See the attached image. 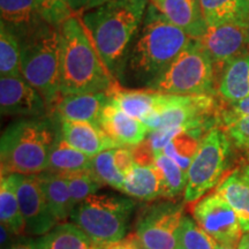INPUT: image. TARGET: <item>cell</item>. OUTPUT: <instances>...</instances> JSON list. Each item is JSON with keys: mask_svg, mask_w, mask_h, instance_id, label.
I'll use <instances>...</instances> for the list:
<instances>
[{"mask_svg": "<svg viewBox=\"0 0 249 249\" xmlns=\"http://www.w3.org/2000/svg\"><path fill=\"white\" fill-rule=\"evenodd\" d=\"M192 40L150 2L117 80L148 88Z\"/></svg>", "mask_w": 249, "mask_h": 249, "instance_id": "1", "label": "cell"}, {"mask_svg": "<svg viewBox=\"0 0 249 249\" xmlns=\"http://www.w3.org/2000/svg\"><path fill=\"white\" fill-rule=\"evenodd\" d=\"M147 8L148 0H111L81 15L103 64L116 79Z\"/></svg>", "mask_w": 249, "mask_h": 249, "instance_id": "2", "label": "cell"}, {"mask_svg": "<svg viewBox=\"0 0 249 249\" xmlns=\"http://www.w3.org/2000/svg\"><path fill=\"white\" fill-rule=\"evenodd\" d=\"M60 92H108L117 79L103 64L80 15L73 14L60 26Z\"/></svg>", "mask_w": 249, "mask_h": 249, "instance_id": "3", "label": "cell"}, {"mask_svg": "<svg viewBox=\"0 0 249 249\" xmlns=\"http://www.w3.org/2000/svg\"><path fill=\"white\" fill-rule=\"evenodd\" d=\"M58 132L59 120L54 117L23 118L12 123L0 141L1 176H31L48 170Z\"/></svg>", "mask_w": 249, "mask_h": 249, "instance_id": "4", "label": "cell"}, {"mask_svg": "<svg viewBox=\"0 0 249 249\" xmlns=\"http://www.w3.org/2000/svg\"><path fill=\"white\" fill-rule=\"evenodd\" d=\"M21 75L38 91L51 113L61 98L60 30L46 22L20 40Z\"/></svg>", "mask_w": 249, "mask_h": 249, "instance_id": "5", "label": "cell"}, {"mask_svg": "<svg viewBox=\"0 0 249 249\" xmlns=\"http://www.w3.org/2000/svg\"><path fill=\"white\" fill-rule=\"evenodd\" d=\"M135 203L111 194H91L79 203L71 219L96 244L107 248L126 234Z\"/></svg>", "mask_w": 249, "mask_h": 249, "instance_id": "6", "label": "cell"}, {"mask_svg": "<svg viewBox=\"0 0 249 249\" xmlns=\"http://www.w3.org/2000/svg\"><path fill=\"white\" fill-rule=\"evenodd\" d=\"M219 105L213 95H167L160 107L142 121L150 130L183 128L196 138L203 136L220 123Z\"/></svg>", "mask_w": 249, "mask_h": 249, "instance_id": "7", "label": "cell"}, {"mask_svg": "<svg viewBox=\"0 0 249 249\" xmlns=\"http://www.w3.org/2000/svg\"><path fill=\"white\" fill-rule=\"evenodd\" d=\"M216 79L213 60L193 38L147 89L167 95H213Z\"/></svg>", "mask_w": 249, "mask_h": 249, "instance_id": "8", "label": "cell"}, {"mask_svg": "<svg viewBox=\"0 0 249 249\" xmlns=\"http://www.w3.org/2000/svg\"><path fill=\"white\" fill-rule=\"evenodd\" d=\"M231 152L232 142L223 127L216 126L205 134L187 171L186 203L198 201L222 181Z\"/></svg>", "mask_w": 249, "mask_h": 249, "instance_id": "9", "label": "cell"}, {"mask_svg": "<svg viewBox=\"0 0 249 249\" xmlns=\"http://www.w3.org/2000/svg\"><path fill=\"white\" fill-rule=\"evenodd\" d=\"M182 218L183 204L180 202H155L140 211L135 234L144 249H177Z\"/></svg>", "mask_w": 249, "mask_h": 249, "instance_id": "10", "label": "cell"}, {"mask_svg": "<svg viewBox=\"0 0 249 249\" xmlns=\"http://www.w3.org/2000/svg\"><path fill=\"white\" fill-rule=\"evenodd\" d=\"M193 218L219 245L235 247L242 238L238 214L217 192L204 196L192 208Z\"/></svg>", "mask_w": 249, "mask_h": 249, "instance_id": "11", "label": "cell"}, {"mask_svg": "<svg viewBox=\"0 0 249 249\" xmlns=\"http://www.w3.org/2000/svg\"><path fill=\"white\" fill-rule=\"evenodd\" d=\"M8 177L17 191L27 234L44 235L49 233L58 220L50 210L37 174H9Z\"/></svg>", "mask_w": 249, "mask_h": 249, "instance_id": "12", "label": "cell"}, {"mask_svg": "<svg viewBox=\"0 0 249 249\" xmlns=\"http://www.w3.org/2000/svg\"><path fill=\"white\" fill-rule=\"evenodd\" d=\"M213 62L216 74L222 73L229 64L249 55L247 24L231 22L217 27H208L198 39Z\"/></svg>", "mask_w": 249, "mask_h": 249, "instance_id": "13", "label": "cell"}, {"mask_svg": "<svg viewBox=\"0 0 249 249\" xmlns=\"http://www.w3.org/2000/svg\"><path fill=\"white\" fill-rule=\"evenodd\" d=\"M0 108L2 116L23 118L45 117L49 112L42 95L29 85L22 75L1 76Z\"/></svg>", "mask_w": 249, "mask_h": 249, "instance_id": "14", "label": "cell"}, {"mask_svg": "<svg viewBox=\"0 0 249 249\" xmlns=\"http://www.w3.org/2000/svg\"><path fill=\"white\" fill-rule=\"evenodd\" d=\"M99 126L119 147H134L149 134V128L141 120L124 113L111 101L103 108Z\"/></svg>", "mask_w": 249, "mask_h": 249, "instance_id": "15", "label": "cell"}, {"mask_svg": "<svg viewBox=\"0 0 249 249\" xmlns=\"http://www.w3.org/2000/svg\"><path fill=\"white\" fill-rule=\"evenodd\" d=\"M0 13L1 23L18 40L48 22L43 14L40 0H0Z\"/></svg>", "mask_w": 249, "mask_h": 249, "instance_id": "16", "label": "cell"}, {"mask_svg": "<svg viewBox=\"0 0 249 249\" xmlns=\"http://www.w3.org/2000/svg\"><path fill=\"white\" fill-rule=\"evenodd\" d=\"M59 126L65 141L90 157L119 147L113 140L108 138L99 124L86 121L59 120Z\"/></svg>", "mask_w": 249, "mask_h": 249, "instance_id": "17", "label": "cell"}, {"mask_svg": "<svg viewBox=\"0 0 249 249\" xmlns=\"http://www.w3.org/2000/svg\"><path fill=\"white\" fill-rule=\"evenodd\" d=\"M108 101L107 92L62 96L52 110V114L58 120L86 121L99 124L103 108Z\"/></svg>", "mask_w": 249, "mask_h": 249, "instance_id": "18", "label": "cell"}, {"mask_svg": "<svg viewBox=\"0 0 249 249\" xmlns=\"http://www.w3.org/2000/svg\"><path fill=\"white\" fill-rule=\"evenodd\" d=\"M171 23L182 29L192 38L200 39L208 29L200 0H150Z\"/></svg>", "mask_w": 249, "mask_h": 249, "instance_id": "19", "label": "cell"}, {"mask_svg": "<svg viewBox=\"0 0 249 249\" xmlns=\"http://www.w3.org/2000/svg\"><path fill=\"white\" fill-rule=\"evenodd\" d=\"M216 192L238 214L242 231L249 232V163L231 171Z\"/></svg>", "mask_w": 249, "mask_h": 249, "instance_id": "20", "label": "cell"}, {"mask_svg": "<svg viewBox=\"0 0 249 249\" xmlns=\"http://www.w3.org/2000/svg\"><path fill=\"white\" fill-rule=\"evenodd\" d=\"M110 101L120 107L124 113L143 121L160 107L164 93L150 89H128L120 85L119 81L107 92Z\"/></svg>", "mask_w": 249, "mask_h": 249, "instance_id": "21", "label": "cell"}, {"mask_svg": "<svg viewBox=\"0 0 249 249\" xmlns=\"http://www.w3.org/2000/svg\"><path fill=\"white\" fill-rule=\"evenodd\" d=\"M123 193L141 201L164 198V182L160 171L155 165L142 166L135 164L124 178Z\"/></svg>", "mask_w": 249, "mask_h": 249, "instance_id": "22", "label": "cell"}, {"mask_svg": "<svg viewBox=\"0 0 249 249\" xmlns=\"http://www.w3.org/2000/svg\"><path fill=\"white\" fill-rule=\"evenodd\" d=\"M37 177L51 213L57 218L58 222L66 220L68 217H71L75 208L71 200L67 179L62 174L50 172V171H44L37 174Z\"/></svg>", "mask_w": 249, "mask_h": 249, "instance_id": "23", "label": "cell"}, {"mask_svg": "<svg viewBox=\"0 0 249 249\" xmlns=\"http://www.w3.org/2000/svg\"><path fill=\"white\" fill-rule=\"evenodd\" d=\"M218 95L225 103H235L249 97V55L227 65L219 76Z\"/></svg>", "mask_w": 249, "mask_h": 249, "instance_id": "24", "label": "cell"}, {"mask_svg": "<svg viewBox=\"0 0 249 249\" xmlns=\"http://www.w3.org/2000/svg\"><path fill=\"white\" fill-rule=\"evenodd\" d=\"M208 27L238 22L248 24L249 0H200Z\"/></svg>", "mask_w": 249, "mask_h": 249, "instance_id": "25", "label": "cell"}, {"mask_svg": "<svg viewBox=\"0 0 249 249\" xmlns=\"http://www.w3.org/2000/svg\"><path fill=\"white\" fill-rule=\"evenodd\" d=\"M91 165L92 157L83 154L65 141L59 126V132L50 154L49 166L46 171L59 174L74 173L91 170Z\"/></svg>", "mask_w": 249, "mask_h": 249, "instance_id": "26", "label": "cell"}, {"mask_svg": "<svg viewBox=\"0 0 249 249\" xmlns=\"http://www.w3.org/2000/svg\"><path fill=\"white\" fill-rule=\"evenodd\" d=\"M39 249H107L93 242L74 223H62L37 239Z\"/></svg>", "mask_w": 249, "mask_h": 249, "instance_id": "27", "label": "cell"}, {"mask_svg": "<svg viewBox=\"0 0 249 249\" xmlns=\"http://www.w3.org/2000/svg\"><path fill=\"white\" fill-rule=\"evenodd\" d=\"M0 218L1 224L8 227L13 235L26 233V223L21 213L17 191L8 176L0 180Z\"/></svg>", "mask_w": 249, "mask_h": 249, "instance_id": "28", "label": "cell"}, {"mask_svg": "<svg viewBox=\"0 0 249 249\" xmlns=\"http://www.w3.org/2000/svg\"><path fill=\"white\" fill-rule=\"evenodd\" d=\"M155 164L163 177L165 200H176L181 194H185L187 186V173L185 171L164 155L163 151L155 154Z\"/></svg>", "mask_w": 249, "mask_h": 249, "instance_id": "29", "label": "cell"}, {"mask_svg": "<svg viewBox=\"0 0 249 249\" xmlns=\"http://www.w3.org/2000/svg\"><path fill=\"white\" fill-rule=\"evenodd\" d=\"M0 73L1 76L21 75L20 40L2 23L0 28Z\"/></svg>", "mask_w": 249, "mask_h": 249, "instance_id": "30", "label": "cell"}, {"mask_svg": "<svg viewBox=\"0 0 249 249\" xmlns=\"http://www.w3.org/2000/svg\"><path fill=\"white\" fill-rule=\"evenodd\" d=\"M114 149H108L92 157L91 171L102 185H107L117 191H123L124 178L114 158Z\"/></svg>", "mask_w": 249, "mask_h": 249, "instance_id": "31", "label": "cell"}, {"mask_svg": "<svg viewBox=\"0 0 249 249\" xmlns=\"http://www.w3.org/2000/svg\"><path fill=\"white\" fill-rule=\"evenodd\" d=\"M201 140L188 132L180 133L164 148L163 154L178 164L187 173L200 147Z\"/></svg>", "mask_w": 249, "mask_h": 249, "instance_id": "32", "label": "cell"}, {"mask_svg": "<svg viewBox=\"0 0 249 249\" xmlns=\"http://www.w3.org/2000/svg\"><path fill=\"white\" fill-rule=\"evenodd\" d=\"M218 245L195 220L183 216L178 231V249H217Z\"/></svg>", "mask_w": 249, "mask_h": 249, "instance_id": "33", "label": "cell"}, {"mask_svg": "<svg viewBox=\"0 0 249 249\" xmlns=\"http://www.w3.org/2000/svg\"><path fill=\"white\" fill-rule=\"evenodd\" d=\"M62 176L67 179L71 200L75 207L83 200H86L88 196L95 194L102 187V183L96 178L91 170L66 173Z\"/></svg>", "mask_w": 249, "mask_h": 249, "instance_id": "34", "label": "cell"}, {"mask_svg": "<svg viewBox=\"0 0 249 249\" xmlns=\"http://www.w3.org/2000/svg\"><path fill=\"white\" fill-rule=\"evenodd\" d=\"M231 140L232 144L239 149H249V116L235 118L222 124Z\"/></svg>", "mask_w": 249, "mask_h": 249, "instance_id": "35", "label": "cell"}, {"mask_svg": "<svg viewBox=\"0 0 249 249\" xmlns=\"http://www.w3.org/2000/svg\"><path fill=\"white\" fill-rule=\"evenodd\" d=\"M43 14L49 23L60 24L74 13L68 5L67 0H40Z\"/></svg>", "mask_w": 249, "mask_h": 249, "instance_id": "36", "label": "cell"}, {"mask_svg": "<svg viewBox=\"0 0 249 249\" xmlns=\"http://www.w3.org/2000/svg\"><path fill=\"white\" fill-rule=\"evenodd\" d=\"M249 116V97L235 103H226L220 111V123L224 124L235 118Z\"/></svg>", "mask_w": 249, "mask_h": 249, "instance_id": "37", "label": "cell"}, {"mask_svg": "<svg viewBox=\"0 0 249 249\" xmlns=\"http://www.w3.org/2000/svg\"><path fill=\"white\" fill-rule=\"evenodd\" d=\"M133 157L135 164L142 166H150L155 165V152L150 147V143L145 138L141 143L132 147Z\"/></svg>", "mask_w": 249, "mask_h": 249, "instance_id": "38", "label": "cell"}, {"mask_svg": "<svg viewBox=\"0 0 249 249\" xmlns=\"http://www.w3.org/2000/svg\"><path fill=\"white\" fill-rule=\"evenodd\" d=\"M67 1L71 12L81 17L85 12L99 7V6L107 4V2L111 1V0H67Z\"/></svg>", "mask_w": 249, "mask_h": 249, "instance_id": "39", "label": "cell"}, {"mask_svg": "<svg viewBox=\"0 0 249 249\" xmlns=\"http://www.w3.org/2000/svg\"><path fill=\"white\" fill-rule=\"evenodd\" d=\"M107 249H144L140 242L138 235L129 234L126 238L121 239L120 241L108 245Z\"/></svg>", "mask_w": 249, "mask_h": 249, "instance_id": "40", "label": "cell"}, {"mask_svg": "<svg viewBox=\"0 0 249 249\" xmlns=\"http://www.w3.org/2000/svg\"><path fill=\"white\" fill-rule=\"evenodd\" d=\"M6 249H39L37 240H23L9 245Z\"/></svg>", "mask_w": 249, "mask_h": 249, "instance_id": "41", "label": "cell"}, {"mask_svg": "<svg viewBox=\"0 0 249 249\" xmlns=\"http://www.w3.org/2000/svg\"><path fill=\"white\" fill-rule=\"evenodd\" d=\"M1 248L6 249L8 247V241H9V234H12V232L9 231L8 227H6L4 224H1Z\"/></svg>", "mask_w": 249, "mask_h": 249, "instance_id": "42", "label": "cell"}, {"mask_svg": "<svg viewBox=\"0 0 249 249\" xmlns=\"http://www.w3.org/2000/svg\"><path fill=\"white\" fill-rule=\"evenodd\" d=\"M238 249H249V232H245V234L242 235Z\"/></svg>", "mask_w": 249, "mask_h": 249, "instance_id": "43", "label": "cell"}, {"mask_svg": "<svg viewBox=\"0 0 249 249\" xmlns=\"http://www.w3.org/2000/svg\"><path fill=\"white\" fill-rule=\"evenodd\" d=\"M217 249H235V247H230V246H224V245H218Z\"/></svg>", "mask_w": 249, "mask_h": 249, "instance_id": "44", "label": "cell"}, {"mask_svg": "<svg viewBox=\"0 0 249 249\" xmlns=\"http://www.w3.org/2000/svg\"><path fill=\"white\" fill-rule=\"evenodd\" d=\"M246 160H247L248 163H249V149H248V150H246Z\"/></svg>", "mask_w": 249, "mask_h": 249, "instance_id": "45", "label": "cell"}, {"mask_svg": "<svg viewBox=\"0 0 249 249\" xmlns=\"http://www.w3.org/2000/svg\"><path fill=\"white\" fill-rule=\"evenodd\" d=\"M247 28H248V35H249V21H248V24H247Z\"/></svg>", "mask_w": 249, "mask_h": 249, "instance_id": "46", "label": "cell"}]
</instances>
